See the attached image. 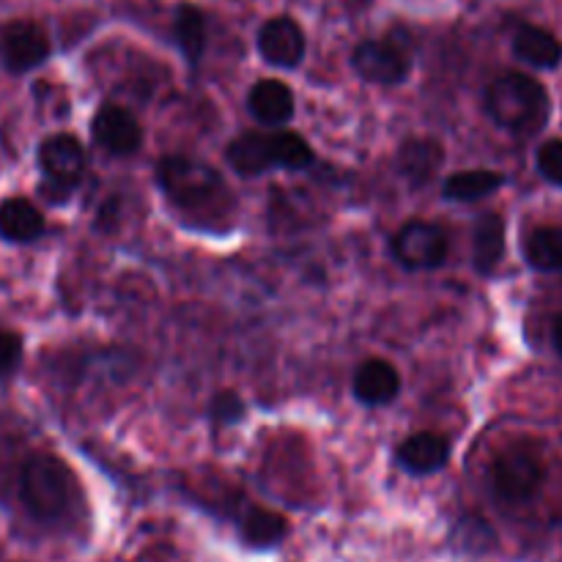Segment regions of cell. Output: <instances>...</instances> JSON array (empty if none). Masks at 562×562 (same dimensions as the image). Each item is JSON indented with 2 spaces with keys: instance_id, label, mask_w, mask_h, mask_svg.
Returning a JSON list of instances; mask_svg holds the SVG:
<instances>
[{
  "instance_id": "6da1fadb",
  "label": "cell",
  "mask_w": 562,
  "mask_h": 562,
  "mask_svg": "<svg viewBox=\"0 0 562 562\" xmlns=\"http://www.w3.org/2000/svg\"><path fill=\"white\" fill-rule=\"evenodd\" d=\"M486 110L503 130L514 135H532L549 119V93L536 77L508 71L488 88Z\"/></svg>"
},
{
  "instance_id": "7a4b0ae2",
  "label": "cell",
  "mask_w": 562,
  "mask_h": 562,
  "mask_svg": "<svg viewBox=\"0 0 562 562\" xmlns=\"http://www.w3.org/2000/svg\"><path fill=\"white\" fill-rule=\"evenodd\" d=\"M77 481L69 467L49 453H36L25 461L20 475V499L36 521H58L71 510Z\"/></svg>"
},
{
  "instance_id": "3957f363",
  "label": "cell",
  "mask_w": 562,
  "mask_h": 562,
  "mask_svg": "<svg viewBox=\"0 0 562 562\" xmlns=\"http://www.w3.org/2000/svg\"><path fill=\"white\" fill-rule=\"evenodd\" d=\"M157 181L176 206L190 209V212L214 206L228 192L223 176L212 165L201 162V159L181 157V154H170V157L159 159Z\"/></svg>"
},
{
  "instance_id": "277c9868",
  "label": "cell",
  "mask_w": 562,
  "mask_h": 562,
  "mask_svg": "<svg viewBox=\"0 0 562 562\" xmlns=\"http://www.w3.org/2000/svg\"><path fill=\"white\" fill-rule=\"evenodd\" d=\"M543 461L527 445H510L494 459L492 486L503 503H530L543 486Z\"/></svg>"
},
{
  "instance_id": "5b68a950",
  "label": "cell",
  "mask_w": 562,
  "mask_h": 562,
  "mask_svg": "<svg viewBox=\"0 0 562 562\" xmlns=\"http://www.w3.org/2000/svg\"><path fill=\"white\" fill-rule=\"evenodd\" d=\"M38 168L44 170V181L38 187L47 201L60 203L71 195L86 170V151L80 140L71 135H53L38 146Z\"/></svg>"
},
{
  "instance_id": "8992f818",
  "label": "cell",
  "mask_w": 562,
  "mask_h": 562,
  "mask_svg": "<svg viewBox=\"0 0 562 562\" xmlns=\"http://www.w3.org/2000/svg\"><path fill=\"white\" fill-rule=\"evenodd\" d=\"M393 256L406 269H437L448 258V234L437 223L412 220L393 236Z\"/></svg>"
},
{
  "instance_id": "52a82bcc",
  "label": "cell",
  "mask_w": 562,
  "mask_h": 562,
  "mask_svg": "<svg viewBox=\"0 0 562 562\" xmlns=\"http://www.w3.org/2000/svg\"><path fill=\"white\" fill-rule=\"evenodd\" d=\"M351 66L362 80L373 86H398L409 77L412 60L409 53L390 38H368L355 49Z\"/></svg>"
},
{
  "instance_id": "ba28073f",
  "label": "cell",
  "mask_w": 562,
  "mask_h": 562,
  "mask_svg": "<svg viewBox=\"0 0 562 562\" xmlns=\"http://www.w3.org/2000/svg\"><path fill=\"white\" fill-rule=\"evenodd\" d=\"M49 55V36L38 22H9L0 33V60L9 71H31L42 66Z\"/></svg>"
},
{
  "instance_id": "9c48e42d",
  "label": "cell",
  "mask_w": 562,
  "mask_h": 562,
  "mask_svg": "<svg viewBox=\"0 0 562 562\" xmlns=\"http://www.w3.org/2000/svg\"><path fill=\"white\" fill-rule=\"evenodd\" d=\"M305 31L291 16H272L258 31V53L269 66L278 69H296L305 58Z\"/></svg>"
},
{
  "instance_id": "30bf717a",
  "label": "cell",
  "mask_w": 562,
  "mask_h": 562,
  "mask_svg": "<svg viewBox=\"0 0 562 562\" xmlns=\"http://www.w3.org/2000/svg\"><path fill=\"white\" fill-rule=\"evenodd\" d=\"M93 137L104 151L115 154V157H130L140 148L143 130L126 108L102 104L99 113L93 115Z\"/></svg>"
},
{
  "instance_id": "8fae6325",
  "label": "cell",
  "mask_w": 562,
  "mask_h": 562,
  "mask_svg": "<svg viewBox=\"0 0 562 562\" xmlns=\"http://www.w3.org/2000/svg\"><path fill=\"white\" fill-rule=\"evenodd\" d=\"M450 459V442L437 431L412 434L409 439L398 445L395 461L404 467L409 475H431L439 472Z\"/></svg>"
},
{
  "instance_id": "7c38bea8",
  "label": "cell",
  "mask_w": 562,
  "mask_h": 562,
  "mask_svg": "<svg viewBox=\"0 0 562 562\" xmlns=\"http://www.w3.org/2000/svg\"><path fill=\"white\" fill-rule=\"evenodd\" d=\"M252 119L263 126H283L294 119L296 99L294 91L283 80H258L247 97Z\"/></svg>"
},
{
  "instance_id": "4fadbf2b",
  "label": "cell",
  "mask_w": 562,
  "mask_h": 562,
  "mask_svg": "<svg viewBox=\"0 0 562 562\" xmlns=\"http://www.w3.org/2000/svg\"><path fill=\"white\" fill-rule=\"evenodd\" d=\"M351 387H355V395L360 404L384 406L398 398L401 376L393 362L373 357V360H366L357 368Z\"/></svg>"
},
{
  "instance_id": "5bb4252c",
  "label": "cell",
  "mask_w": 562,
  "mask_h": 562,
  "mask_svg": "<svg viewBox=\"0 0 562 562\" xmlns=\"http://www.w3.org/2000/svg\"><path fill=\"white\" fill-rule=\"evenodd\" d=\"M445 148L434 137H412L398 151V170L412 187H426L442 170Z\"/></svg>"
},
{
  "instance_id": "9a60e30c",
  "label": "cell",
  "mask_w": 562,
  "mask_h": 562,
  "mask_svg": "<svg viewBox=\"0 0 562 562\" xmlns=\"http://www.w3.org/2000/svg\"><path fill=\"white\" fill-rule=\"evenodd\" d=\"M516 58L538 69H554L562 60V42L552 31L538 25H521L514 36Z\"/></svg>"
},
{
  "instance_id": "2e32d148",
  "label": "cell",
  "mask_w": 562,
  "mask_h": 562,
  "mask_svg": "<svg viewBox=\"0 0 562 562\" xmlns=\"http://www.w3.org/2000/svg\"><path fill=\"white\" fill-rule=\"evenodd\" d=\"M228 162L241 176H261L269 168H278L272 151V135H261V132L239 135L236 140H231Z\"/></svg>"
},
{
  "instance_id": "e0dca14e",
  "label": "cell",
  "mask_w": 562,
  "mask_h": 562,
  "mask_svg": "<svg viewBox=\"0 0 562 562\" xmlns=\"http://www.w3.org/2000/svg\"><path fill=\"white\" fill-rule=\"evenodd\" d=\"M44 231V217L25 198H9L0 203V236L5 241L27 245L36 241Z\"/></svg>"
},
{
  "instance_id": "ac0fdd59",
  "label": "cell",
  "mask_w": 562,
  "mask_h": 562,
  "mask_svg": "<svg viewBox=\"0 0 562 562\" xmlns=\"http://www.w3.org/2000/svg\"><path fill=\"white\" fill-rule=\"evenodd\" d=\"M472 247H475L477 272H494L505 256V220L497 212H488L477 220Z\"/></svg>"
},
{
  "instance_id": "d6986e66",
  "label": "cell",
  "mask_w": 562,
  "mask_h": 562,
  "mask_svg": "<svg viewBox=\"0 0 562 562\" xmlns=\"http://www.w3.org/2000/svg\"><path fill=\"white\" fill-rule=\"evenodd\" d=\"M173 36L179 49L190 64H198L206 47V16L198 5L181 3L173 16Z\"/></svg>"
},
{
  "instance_id": "ffe728a7",
  "label": "cell",
  "mask_w": 562,
  "mask_h": 562,
  "mask_svg": "<svg viewBox=\"0 0 562 562\" xmlns=\"http://www.w3.org/2000/svg\"><path fill=\"white\" fill-rule=\"evenodd\" d=\"M525 258L538 272H560L562 269V228L541 225L525 239Z\"/></svg>"
},
{
  "instance_id": "44dd1931",
  "label": "cell",
  "mask_w": 562,
  "mask_h": 562,
  "mask_svg": "<svg viewBox=\"0 0 562 562\" xmlns=\"http://www.w3.org/2000/svg\"><path fill=\"white\" fill-rule=\"evenodd\" d=\"M289 536V519L269 508H250L241 519V538L250 547L269 549Z\"/></svg>"
},
{
  "instance_id": "7402d4cb",
  "label": "cell",
  "mask_w": 562,
  "mask_h": 562,
  "mask_svg": "<svg viewBox=\"0 0 562 562\" xmlns=\"http://www.w3.org/2000/svg\"><path fill=\"white\" fill-rule=\"evenodd\" d=\"M503 187V176L494 170H464L445 181V198L459 203H475L494 195Z\"/></svg>"
},
{
  "instance_id": "603a6c76",
  "label": "cell",
  "mask_w": 562,
  "mask_h": 562,
  "mask_svg": "<svg viewBox=\"0 0 562 562\" xmlns=\"http://www.w3.org/2000/svg\"><path fill=\"white\" fill-rule=\"evenodd\" d=\"M272 151H274V162L278 168L285 170H305L307 165L313 162V148L311 143L305 140L296 132H274L272 135Z\"/></svg>"
},
{
  "instance_id": "cb8c5ba5",
  "label": "cell",
  "mask_w": 562,
  "mask_h": 562,
  "mask_svg": "<svg viewBox=\"0 0 562 562\" xmlns=\"http://www.w3.org/2000/svg\"><path fill=\"white\" fill-rule=\"evenodd\" d=\"M538 170L547 181L562 187V140H547L538 151Z\"/></svg>"
},
{
  "instance_id": "d4e9b609",
  "label": "cell",
  "mask_w": 562,
  "mask_h": 562,
  "mask_svg": "<svg viewBox=\"0 0 562 562\" xmlns=\"http://www.w3.org/2000/svg\"><path fill=\"white\" fill-rule=\"evenodd\" d=\"M22 360V338L16 333L0 329V376L11 373Z\"/></svg>"
},
{
  "instance_id": "484cf974",
  "label": "cell",
  "mask_w": 562,
  "mask_h": 562,
  "mask_svg": "<svg viewBox=\"0 0 562 562\" xmlns=\"http://www.w3.org/2000/svg\"><path fill=\"white\" fill-rule=\"evenodd\" d=\"M212 412L220 423H236L245 415V404H241V398L236 393H220L214 398Z\"/></svg>"
},
{
  "instance_id": "4316f807",
  "label": "cell",
  "mask_w": 562,
  "mask_h": 562,
  "mask_svg": "<svg viewBox=\"0 0 562 562\" xmlns=\"http://www.w3.org/2000/svg\"><path fill=\"white\" fill-rule=\"evenodd\" d=\"M554 346H558V351L562 357V313L558 316V322H554Z\"/></svg>"
}]
</instances>
